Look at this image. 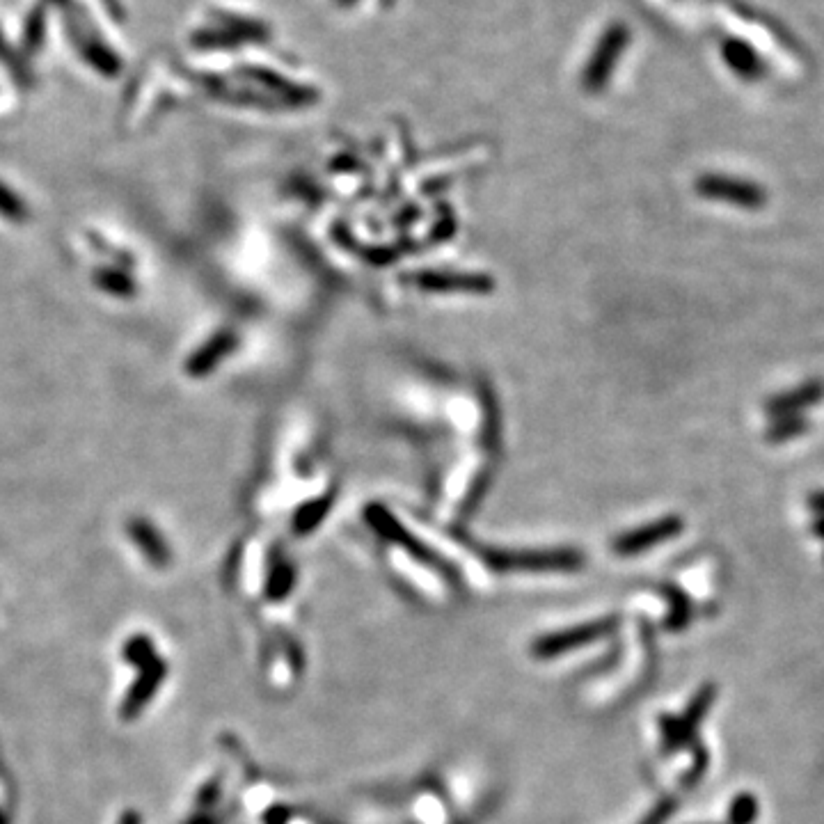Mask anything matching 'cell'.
Segmentation results:
<instances>
[{
	"mask_svg": "<svg viewBox=\"0 0 824 824\" xmlns=\"http://www.w3.org/2000/svg\"><path fill=\"white\" fill-rule=\"evenodd\" d=\"M754 818H756V799L749 795H742L735 799V804L731 808L733 824H751Z\"/></svg>",
	"mask_w": 824,
	"mask_h": 824,
	"instance_id": "cell-17",
	"label": "cell"
},
{
	"mask_svg": "<svg viewBox=\"0 0 824 824\" xmlns=\"http://www.w3.org/2000/svg\"><path fill=\"white\" fill-rule=\"evenodd\" d=\"M218 799V786L216 783H209V786H206L202 792H200V804L202 806H213V802H216Z\"/></svg>",
	"mask_w": 824,
	"mask_h": 824,
	"instance_id": "cell-22",
	"label": "cell"
},
{
	"mask_svg": "<svg viewBox=\"0 0 824 824\" xmlns=\"http://www.w3.org/2000/svg\"><path fill=\"white\" fill-rule=\"evenodd\" d=\"M0 824H5V815L3 813H0Z\"/></svg>",
	"mask_w": 824,
	"mask_h": 824,
	"instance_id": "cell-27",
	"label": "cell"
},
{
	"mask_svg": "<svg viewBox=\"0 0 824 824\" xmlns=\"http://www.w3.org/2000/svg\"><path fill=\"white\" fill-rule=\"evenodd\" d=\"M721 55H724V62L735 76H740L742 81H760L765 76V62L760 60V55L751 44L744 42V39H726L724 46H721Z\"/></svg>",
	"mask_w": 824,
	"mask_h": 824,
	"instance_id": "cell-10",
	"label": "cell"
},
{
	"mask_svg": "<svg viewBox=\"0 0 824 824\" xmlns=\"http://www.w3.org/2000/svg\"><path fill=\"white\" fill-rule=\"evenodd\" d=\"M0 62L12 71V76L17 78V81H23V76H26V69H23L19 55L12 51L10 42H7L3 30H0Z\"/></svg>",
	"mask_w": 824,
	"mask_h": 824,
	"instance_id": "cell-18",
	"label": "cell"
},
{
	"mask_svg": "<svg viewBox=\"0 0 824 824\" xmlns=\"http://www.w3.org/2000/svg\"><path fill=\"white\" fill-rule=\"evenodd\" d=\"M126 534L136 548L140 550L142 557H145L149 564L156 568H165L172 561V550L168 538H165L152 520L147 518H131L129 525H126Z\"/></svg>",
	"mask_w": 824,
	"mask_h": 824,
	"instance_id": "cell-7",
	"label": "cell"
},
{
	"mask_svg": "<svg viewBox=\"0 0 824 824\" xmlns=\"http://www.w3.org/2000/svg\"><path fill=\"white\" fill-rule=\"evenodd\" d=\"M616 628V618H602V621L584 623L577 625V628H568L561 632H554V635H545L534 644V655L536 657H557L570 651H577V648L589 646L593 641H598L600 637L609 635Z\"/></svg>",
	"mask_w": 824,
	"mask_h": 824,
	"instance_id": "cell-3",
	"label": "cell"
},
{
	"mask_svg": "<svg viewBox=\"0 0 824 824\" xmlns=\"http://www.w3.org/2000/svg\"><path fill=\"white\" fill-rule=\"evenodd\" d=\"M122 657L126 664H131V667L142 669L147 667L149 662L154 660L156 655V646H154V639L149 635H133L124 641L122 646Z\"/></svg>",
	"mask_w": 824,
	"mask_h": 824,
	"instance_id": "cell-14",
	"label": "cell"
},
{
	"mask_svg": "<svg viewBox=\"0 0 824 824\" xmlns=\"http://www.w3.org/2000/svg\"><path fill=\"white\" fill-rule=\"evenodd\" d=\"M328 504H330V499H323V502L314 504V506H305V509L300 511V515L296 518V529H298V532L305 534L307 529H312V527L319 525L323 515H326Z\"/></svg>",
	"mask_w": 824,
	"mask_h": 824,
	"instance_id": "cell-16",
	"label": "cell"
},
{
	"mask_svg": "<svg viewBox=\"0 0 824 824\" xmlns=\"http://www.w3.org/2000/svg\"><path fill=\"white\" fill-rule=\"evenodd\" d=\"M696 190L708 200H719L747 211H758L767 204V193L754 181L726 177V174H703L696 181Z\"/></svg>",
	"mask_w": 824,
	"mask_h": 824,
	"instance_id": "cell-2",
	"label": "cell"
},
{
	"mask_svg": "<svg viewBox=\"0 0 824 824\" xmlns=\"http://www.w3.org/2000/svg\"><path fill=\"white\" fill-rule=\"evenodd\" d=\"M808 506H811V509L822 518V515H824V490H818V493H813L811 499H808Z\"/></svg>",
	"mask_w": 824,
	"mask_h": 824,
	"instance_id": "cell-23",
	"label": "cell"
},
{
	"mask_svg": "<svg viewBox=\"0 0 824 824\" xmlns=\"http://www.w3.org/2000/svg\"><path fill=\"white\" fill-rule=\"evenodd\" d=\"M671 811H673V804L671 802H662V804H657L655 808H653V813L648 815V818L641 822V824H664L667 822V818L671 815Z\"/></svg>",
	"mask_w": 824,
	"mask_h": 824,
	"instance_id": "cell-21",
	"label": "cell"
},
{
	"mask_svg": "<svg viewBox=\"0 0 824 824\" xmlns=\"http://www.w3.org/2000/svg\"><path fill=\"white\" fill-rule=\"evenodd\" d=\"M680 532H683V520L676 518V515H667V518L655 520L651 525H644L618 538L614 543V552L621 554V557H635V554L651 550L655 545L671 541Z\"/></svg>",
	"mask_w": 824,
	"mask_h": 824,
	"instance_id": "cell-5",
	"label": "cell"
},
{
	"mask_svg": "<svg viewBox=\"0 0 824 824\" xmlns=\"http://www.w3.org/2000/svg\"><path fill=\"white\" fill-rule=\"evenodd\" d=\"M117 824H142V818H140V813H136V811H126Z\"/></svg>",
	"mask_w": 824,
	"mask_h": 824,
	"instance_id": "cell-24",
	"label": "cell"
},
{
	"mask_svg": "<svg viewBox=\"0 0 824 824\" xmlns=\"http://www.w3.org/2000/svg\"><path fill=\"white\" fill-rule=\"evenodd\" d=\"M188 824H218V822L209 818V815H197V818H193Z\"/></svg>",
	"mask_w": 824,
	"mask_h": 824,
	"instance_id": "cell-25",
	"label": "cell"
},
{
	"mask_svg": "<svg viewBox=\"0 0 824 824\" xmlns=\"http://www.w3.org/2000/svg\"><path fill=\"white\" fill-rule=\"evenodd\" d=\"M813 529H815V534H818L820 538H824V515H822V518H820L818 522H815Z\"/></svg>",
	"mask_w": 824,
	"mask_h": 824,
	"instance_id": "cell-26",
	"label": "cell"
},
{
	"mask_svg": "<svg viewBox=\"0 0 824 824\" xmlns=\"http://www.w3.org/2000/svg\"><path fill=\"white\" fill-rule=\"evenodd\" d=\"M367 520L371 522V527H374L380 536L387 538V541L403 545V548L410 550L412 554H417V557L429 559V552L424 550V545H419L415 538L406 534V529H401L399 522H396L390 515V511H385L383 506H371V509L367 511Z\"/></svg>",
	"mask_w": 824,
	"mask_h": 824,
	"instance_id": "cell-11",
	"label": "cell"
},
{
	"mask_svg": "<svg viewBox=\"0 0 824 824\" xmlns=\"http://www.w3.org/2000/svg\"><path fill=\"white\" fill-rule=\"evenodd\" d=\"M417 287L435 293H488L493 291L495 282L479 273H447V271H426L410 277Z\"/></svg>",
	"mask_w": 824,
	"mask_h": 824,
	"instance_id": "cell-6",
	"label": "cell"
},
{
	"mask_svg": "<svg viewBox=\"0 0 824 824\" xmlns=\"http://www.w3.org/2000/svg\"><path fill=\"white\" fill-rule=\"evenodd\" d=\"M822 399H824L822 380H806V383L795 387V390L781 392V394L772 396V399H767L765 412L774 419L799 415V412L806 408H813L815 403H820Z\"/></svg>",
	"mask_w": 824,
	"mask_h": 824,
	"instance_id": "cell-8",
	"label": "cell"
},
{
	"mask_svg": "<svg viewBox=\"0 0 824 824\" xmlns=\"http://www.w3.org/2000/svg\"><path fill=\"white\" fill-rule=\"evenodd\" d=\"M488 564L495 570H515V573H566L582 568L584 557L575 550L548 552H488Z\"/></svg>",
	"mask_w": 824,
	"mask_h": 824,
	"instance_id": "cell-1",
	"label": "cell"
},
{
	"mask_svg": "<svg viewBox=\"0 0 824 824\" xmlns=\"http://www.w3.org/2000/svg\"><path fill=\"white\" fill-rule=\"evenodd\" d=\"M92 282L97 284V289H101L103 293H108V296H113V298L129 300V298H136V293H138V282L133 280V275L122 271V268H117V266L97 268L92 275Z\"/></svg>",
	"mask_w": 824,
	"mask_h": 824,
	"instance_id": "cell-12",
	"label": "cell"
},
{
	"mask_svg": "<svg viewBox=\"0 0 824 824\" xmlns=\"http://www.w3.org/2000/svg\"><path fill=\"white\" fill-rule=\"evenodd\" d=\"M234 348H236V335H234V332H229V330L216 332V335H213L209 342H206L202 348H197V351L190 355L188 362H186V371L195 378L209 376L211 371L216 369L218 364L234 351Z\"/></svg>",
	"mask_w": 824,
	"mask_h": 824,
	"instance_id": "cell-9",
	"label": "cell"
},
{
	"mask_svg": "<svg viewBox=\"0 0 824 824\" xmlns=\"http://www.w3.org/2000/svg\"><path fill=\"white\" fill-rule=\"evenodd\" d=\"M671 602H673V614L669 616V628H683L689 616L687 600L680 596V593L671 591Z\"/></svg>",
	"mask_w": 824,
	"mask_h": 824,
	"instance_id": "cell-20",
	"label": "cell"
},
{
	"mask_svg": "<svg viewBox=\"0 0 824 824\" xmlns=\"http://www.w3.org/2000/svg\"><path fill=\"white\" fill-rule=\"evenodd\" d=\"M291 582H293V573L289 566H280L275 570L273 580L268 582V596L271 598H284L291 589Z\"/></svg>",
	"mask_w": 824,
	"mask_h": 824,
	"instance_id": "cell-19",
	"label": "cell"
},
{
	"mask_svg": "<svg viewBox=\"0 0 824 824\" xmlns=\"http://www.w3.org/2000/svg\"><path fill=\"white\" fill-rule=\"evenodd\" d=\"M0 216L12 225H26L30 220V206L5 181H0Z\"/></svg>",
	"mask_w": 824,
	"mask_h": 824,
	"instance_id": "cell-13",
	"label": "cell"
},
{
	"mask_svg": "<svg viewBox=\"0 0 824 824\" xmlns=\"http://www.w3.org/2000/svg\"><path fill=\"white\" fill-rule=\"evenodd\" d=\"M168 678V662L163 657H154L147 667L140 669V676L136 678V683L131 685L129 692H126L120 715L124 721H133L142 715V710L147 708L152 699L156 696L158 689Z\"/></svg>",
	"mask_w": 824,
	"mask_h": 824,
	"instance_id": "cell-4",
	"label": "cell"
},
{
	"mask_svg": "<svg viewBox=\"0 0 824 824\" xmlns=\"http://www.w3.org/2000/svg\"><path fill=\"white\" fill-rule=\"evenodd\" d=\"M808 431V422L802 415H790V417H776L774 422L767 426L765 438L772 445H781V442L795 440L797 435H802Z\"/></svg>",
	"mask_w": 824,
	"mask_h": 824,
	"instance_id": "cell-15",
	"label": "cell"
}]
</instances>
